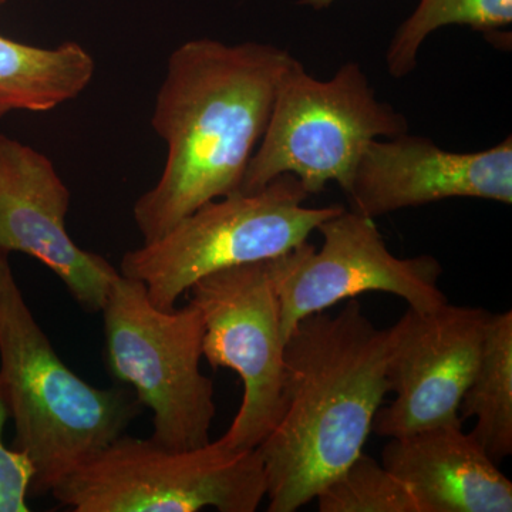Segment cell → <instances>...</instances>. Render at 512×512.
<instances>
[{"instance_id":"1","label":"cell","mask_w":512,"mask_h":512,"mask_svg":"<svg viewBox=\"0 0 512 512\" xmlns=\"http://www.w3.org/2000/svg\"><path fill=\"white\" fill-rule=\"evenodd\" d=\"M295 60L278 46L208 37L171 53L151 117L167 160L160 180L133 208L143 244L201 205L241 190L279 82Z\"/></svg>"},{"instance_id":"2","label":"cell","mask_w":512,"mask_h":512,"mask_svg":"<svg viewBox=\"0 0 512 512\" xmlns=\"http://www.w3.org/2000/svg\"><path fill=\"white\" fill-rule=\"evenodd\" d=\"M387 349L389 332L355 299L296 323L285 342L284 413L256 447L269 512L305 507L363 453L390 392Z\"/></svg>"},{"instance_id":"3","label":"cell","mask_w":512,"mask_h":512,"mask_svg":"<svg viewBox=\"0 0 512 512\" xmlns=\"http://www.w3.org/2000/svg\"><path fill=\"white\" fill-rule=\"evenodd\" d=\"M0 382L15 426L13 450L32 467L29 497L50 494L64 477L126 433L143 413L133 389H99L64 365L30 311L0 251Z\"/></svg>"},{"instance_id":"4","label":"cell","mask_w":512,"mask_h":512,"mask_svg":"<svg viewBox=\"0 0 512 512\" xmlns=\"http://www.w3.org/2000/svg\"><path fill=\"white\" fill-rule=\"evenodd\" d=\"M308 197L298 178L284 174L262 190L207 202L163 237L126 252L120 275L143 282L156 308L173 311L204 276L285 254L343 210L305 207Z\"/></svg>"},{"instance_id":"5","label":"cell","mask_w":512,"mask_h":512,"mask_svg":"<svg viewBox=\"0 0 512 512\" xmlns=\"http://www.w3.org/2000/svg\"><path fill=\"white\" fill-rule=\"evenodd\" d=\"M407 128L402 113L376 99L359 64H345L322 82L296 59L279 82L268 126L239 192L262 190L291 174L309 195L319 194L330 181L348 194L367 144L400 136Z\"/></svg>"},{"instance_id":"6","label":"cell","mask_w":512,"mask_h":512,"mask_svg":"<svg viewBox=\"0 0 512 512\" xmlns=\"http://www.w3.org/2000/svg\"><path fill=\"white\" fill-rule=\"evenodd\" d=\"M107 372L153 412V436L168 450L210 443L214 384L201 372L204 320L192 303L161 311L146 285L117 276L100 311Z\"/></svg>"},{"instance_id":"7","label":"cell","mask_w":512,"mask_h":512,"mask_svg":"<svg viewBox=\"0 0 512 512\" xmlns=\"http://www.w3.org/2000/svg\"><path fill=\"white\" fill-rule=\"evenodd\" d=\"M50 495L74 512H255L266 498V477L258 448L234 450L215 440L174 451L123 434Z\"/></svg>"},{"instance_id":"8","label":"cell","mask_w":512,"mask_h":512,"mask_svg":"<svg viewBox=\"0 0 512 512\" xmlns=\"http://www.w3.org/2000/svg\"><path fill=\"white\" fill-rule=\"evenodd\" d=\"M204 320L202 357L212 369H231L244 384L241 406L218 439L252 450L274 430L285 407V339L266 261L204 276L188 289Z\"/></svg>"},{"instance_id":"9","label":"cell","mask_w":512,"mask_h":512,"mask_svg":"<svg viewBox=\"0 0 512 512\" xmlns=\"http://www.w3.org/2000/svg\"><path fill=\"white\" fill-rule=\"evenodd\" d=\"M316 231L320 249L306 241L266 261L285 342L299 320L366 292L392 293L417 311L448 302L439 286L440 262L430 255L397 258L373 218L343 208Z\"/></svg>"},{"instance_id":"10","label":"cell","mask_w":512,"mask_h":512,"mask_svg":"<svg viewBox=\"0 0 512 512\" xmlns=\"http://www.w3.org/2000/svg\"><path fill=\"white\" fill-rule=\"evenodd\" d=\"M490 313L446 302L431 311L409 308L387 329V379L396 399L376 413V436L397 439L463 423L458 407L476 372Z\"/></svg>"},{"instance_id":"11","label":"cell","mask_w":512,"mask_h":512,"mask_svg":"<svg viewBox=\"0 0 512 512\" xmlns=\"http://www.w3.org/2000/svg\"><path fill=\"white\" fill-rule=\"evenodd\" d=\"M72 194L42 151L0 134V251L42 262L87 313H100L120 272L66 229Z\"/></svg>"},{"instance_id":"12","label":"cell","mask_w":512,"mask_h":512,"mask_svg":"<svg viewBox=\"0 0 512 512\" xmlns=\"http://www.w3.org/2000/svg\"><path fill=\"white\" fill-rule=\"evenodd\" d=\"M352 210L380 217L450 198L512 202V138L478 153L443 150L430 138L370 141L348 192Z\"/></svg>"},{"instance_id":"13","label":"cell","mask_w":512,"mask_h":512,"mask_svg":"<svg viewBox=\"0 0 512 512\" xmlns=\"http://www.w3.org/2000/svg\"><path fill=\"white\" fill-rule=\"evenodd\" d=\"M382 464L412 493L420 512H511L512 483L463 423L390 439Z\"/></svg>"},{"instance_id":"14","label":"cell","mask_w":512,"mask_h":512,"mask_svg":"<svg viewBox=\"0 0 512 512\" xmlns=\"http://www.w3.org/2000/svg\"><path fill=\"white\" fill-rule=\"evenodd\" d=\"M94 73L96 62L79 43L40 47L0 35V120L55 110L79 97Z\"/></svg>"},{"instance_id":"15","label":"cell","mask_w":512,"mask_h":512,"mask_svg":"<svg viewBox=\"0 0 512 512\" xmlns=\"http://www.w3.org/2000/svg\"><path fill=\"white\" fill-rule=\"evenodd\" d=\"M461 421L488 457L501 463L512 454V312L490 313L473 379L458 407Z\"/></svg>"},{"instance_id":"16","label":"cell","mask_w":512,"mask_h":512,"mask_svg":"<svg viewBox=\"0 0 512 512\" xmlns=\"http://www.w3.org/2000/svg\"><path fill=\"white\" fill-rule=\"evenodd\" d=\"M512 23V0H420L387 49V67L393 77L416 69L424 40L444 26H468L487 36H500Z\"/></svg>"},{"instance_id":"17","label":"cell","mask_w":512,"mask_h":512,"mask_svg":"<svg viewBox=\"0 0 512 512\" xmlns=\"http://www.w3.org/2000/svg\"><path fill=\"white\" fill-rule=\"evenodd\" d=\"M315 500L320 512H420L409 488L363 453L325 485Z\"/></svg>"},{"instance_id":"18","label":"cell","mask_w":512,"mask_h":512,"mask_svg":"<svg viewBox=\"0 0 512 512\" xmlns=\"http://www.w3.org/2000/svg\"><path fill=\"white\" fill-rule=\"evenodd\" d=\"M8 420V400L0 382V512H29L32 467L28 458L6 446L3 441Z\"/></svg>"},{"instance_id":"19","label":"cell","mask_w":512,"mask_h":512,"mask_svg":"<svg viewBox=\"0 0 512 512\" xmlns=\"http://www.w3.org/2000/svg\"><path fill=\"white\" fill-rule=\"evenodd\" d=\"M336 0H299V5L309 6V8L315 10H323L329 8Z\"/></svg>"},{"instance_id":"20","label":"cell","mask_w":512,"mask_h":512,"mask_svg":"<svg viewBox=\"0 0 512 512\" xmlns=\"http://www.w3.org/2000/svg\"><path fill=\"white\" fill-rule=\"evenodd\" d=\"M6 2H8V0H0V6L5 5Z\"/></svg>"}]
</instances>
